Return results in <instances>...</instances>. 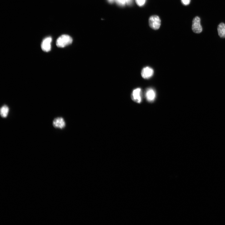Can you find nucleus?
Instances as JSON below:
<instances>
[{
    "label": "nucleus",
    "mask_w": 225,
    "mask_h": 225,
    "mask_svg": "<svg viewBox=\"0 0 225 225\" xmlns=\"http://www.w3.org/2000/svg\"><path fill=\"white\" fill-rule=\"evenodd\" d=\"M73 39L70 36L66 35H63L57 39L56 44L59 47L63 48L70 45Z\"/></svg>",
    "instance_id": "obj_1"
},
{
    "label": "nucleus",
    "mask_w": 225,
    "mask_h": 225,
    "mask_svg": "<svg viewBox=\"0 0 225 225\" xmlns=\"http://www.w3.org/2000/svg\"><path fill=\"white\" fill-rule=\"evenodd\" d=\"M149 23L150 26L152 29L158 30L161 25V20L158 16H152L149 19Z\"/></svg>",
    "instance_id": "obj_2"
},
{
    "label": "nucleus",
    "mask_w": 225,
    "mask_h": 225,
    "mask_svg": "<svg viewBox=\"0 0 225 225\" xmlns=\"http://www.w3.org/2000/svg\"><path fill=\"white\" fill-rule=\"evenodd\" d=\"M192 30L194 32L199 34L202 31V28L201 25L200 19L198 17H195L192 21Z\"/></svg>",
    "instance_id": "obj_3"
},
{
    "label": "nucleus",
    "mask_w": 225,
    "mask_h": 225,
    "mask_svg": "<svg viewBox=\"0 0 225 225\" xmlns=\"http://www.w3.org/2000/svg\"><path fill=\"white\" fill-rule=\"evenodd\" d=\"M131 98L133 100L137 103H140L142 100V90L140 88H137L133 91Z\"/></svg>",
    "instance_id": "obj_4"
},
{
    "label": "nucleus",
    "mask_w": 225,
    "mask_h": 225,
    "mask_svg": "<svg viewBox=\"0 0 225 225\" xmlns=\"http://www.w3.org/2000/svg\"><path fill=\"white\" fill-rule=\"evenodd\" d=\"M52 124L54 128L60 129H63L66 126L65 120L61 117L55 118L53 120Z\"/></svg>",
    "instance_id": "obj_5"
},
{
    "label": "nucleus",
    "mask_w": 225,
    "mask_h": 225,
    "mask_svg": "<svg viewBox=\"0 0 225 225\" xmlns=\"http://www.w3.org/2000/svg\"><path fill=\"white\" fill-rule=\"evenodd\" d=\"M154 73L153 69L149 67H144L141 72L142 77L145 79H148L151 78L153 76Z\"/></svg>",
    "instance_id": "obj_6"
},
{
    "label": "nucleus",
    "mask_w": 225,
    "mask_h": 225,
    "mask_svg": "<svg viewBox=\"0 0 225 225\" xmlns=\"http://www.w3.org/2000/svg\"><path fill=\"white\" fill-rule=\"evenodd\" d=\"M52 41L51 37H48L44 39L41 45L42 50L46 52L50 51L51 49V43Z\"/></svg>",
    "instance_id": "obj_7"
},
{
    "label": "nucleus",
    "mask_w": 225,
    "mask_h": 225,
    "mask_svg": "<svg viewBox=\"0 0 225 225\" xmlns=\"http://www.w3.org/2000/svg\"><path fill=\"white\" fill-rule=\"evenodd\" d=\"M146 97L148 102H152L155 100L156 97L155 90L152 88H148L146 92Z\"/></svg>",
    "instance_id": "obj_8"
},
{
    "label": "nucleus",
    "mask_w": 225,
    "mask_h": 225,
    "mask_svg": "<svg viewBox=\"0 0 225 225\" xmlns=\"http://www.w3.org/2000/svg\"><path fill=\"white\" fill-rule=\"evenodd\" d=\"M10 111V108L6 104L3 106L1 108L0 114L2 118H6L8 115Z\"/></svg>",
    "instance_id": "obj_9"
},
{
    "label": "nucleus",
    "mask_w": 225,
    "mask_h": 225,
    "mask_svg": "<svg viewBox=\"0 0 225 225\" xmlns=\"http://www.w3.org/2000/svg\"><path fill=\"white\" fill-rule=\"evenodd\" d=\"M218 31L219 37L222 38H225V24L221 23L218 27Z\"/></svg>",
    "instance_id": "obj_10"
},
{
    "label": "nucleus",
    "mask_w": 225,
    "mask_h": 225,
    "mask_svg": "<svg viewBox=\"0 0 225 225\" xmlns=\"http://www.w3.org/2000/svg\"><path fill=\"white\" fill-rule=\"evenodd\" d=\"M137 5L139 6H142L145 4L146 0H135Z\"/></svg>",
    "instance_id": "obj_11"
},
{
    "label": "nucleus",
    "mask_w": 225,
    "mask_h": 225,
    "mask_svg": "<svg viewBox=\"0 0 225 225\" xmlns=\"http://www.w3.org/2000/svg\"><path fill=\"white\" fill-rule=\"evenodd\" d=\"M116 3L120 6H125L126 3V0H115Z\"/></svg>",
    "instance_id": "obj_12"
},
{
    "label": "nucleus",
    "mask_w": 225,
    "mask_h": 225,
    "mask_svg": "<svg viewBox=\"0 0 225 225\" xmlns=\"http://www.w3.org/2000/svg\"><path fill=\"white\" fill-rule=\"evenodd\" d=\"M182 1L184 5H188L190 3V0H182Z\"/></svg>",
    "instance_id": "obj_13"
},
{
    "label": "nucleus",
    "mask_w": 225,
    "mask_h": 225,
    "mask_svg": "<svg viewBox=\"0 0 225 225\" xmlns=\"http://www.w3.org/2000/svg\"><path fill=\"white\" fill-rule=\"evenodd\" d=\"M126 3L128 5H130L132 2V0H126Z\"/></svg>",
    "instance_id": "obj_14"
},
{
    "label": "nucleus",
    "mask_w": 225,
    "mask_h": 225,
    "mask_svg": "<svg viewBox=\"0 0 225 225\" xmlns=\"http://www.w3.org/2000/svg\"><path fill=\"white\" fill-rule=\"evenodd\" d=\"M115 1V0H108V2L111 3H113Z\"/></svg>",
    "instance_id": "obj_15"
}]
</instances>
